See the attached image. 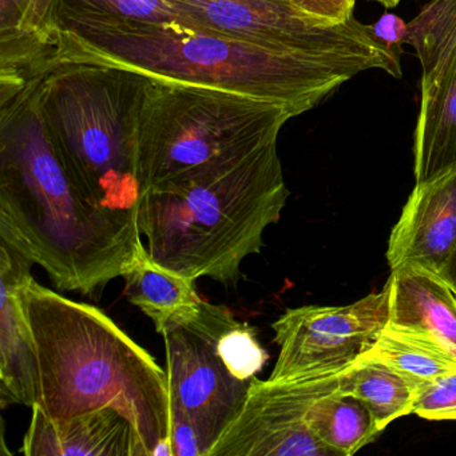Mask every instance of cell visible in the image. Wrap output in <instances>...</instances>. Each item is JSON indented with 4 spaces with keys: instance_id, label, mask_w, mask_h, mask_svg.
<instances>
[{
    "instance_id": "cell-12",
    "label": "cell",
    "mask_w": 456,
    "mask_h": 456,
    "mask_svg": "<svg viewBox=\"0 0 456 456\" xmlns=\"http://www.w3.org/2000/svg\"><path fill=\"white\" fill-rule=\"evenodd\" d=\"M456 247V167L416 183L387 249L391 271L418 266L439 273Z\"/></svg>"
},
{
    "instance_id": "cell-23",
    "label": "cell",
    "mask_w": 456,
    "mask_h": 456,
    "mask_svg": "<svg viewBox=\"0 0 456 456\" xmlns=\"http://www.w3.org/2000/svg\"><path fill=\"white\" fill-rule=\"evenodd\" d=\"M58 0H31L20 23V30L39 41L53 45L57 28Z\"/></svg>"
},
{
    "instance_id": "cell-8",
    "label": "cell",
    "mask_w": 456,
    "mask_h": 456,
    "mask_svg": "<svg viewBox=\"0 0 456 456\" xmlns=\"http://www.w3.org/2000/svg\"><path fill=\"white\" fill-rule=\"evenodd\" d=\"M234 314L202 301L197 316L164 333L172 423L196 431L204 455L233 423L247 402L252 381L236 378L218 354L217 341Z\"/></svg>"
},
{
    "instance_id": "cell-10",
    "label": "cell",
    "mask_w": 456,
    "mask_h": 456,
    "mask_svg": "<svg viewBox=\"0 0 456 456\" xmlns=\"http://www.w3.org/2000/svg\"><path fill=\"white\" fill-rule=\"evenodd\" d=\"M407 45L420 61L416 183L456 167V0H431L408 23Z\"/></svg>"
},
{
    "instance_id": "cell-28",
    "label": "cell",
    "mask_w": 456,
    "mask_h": 456,
    "mask_svg": "<svg viewBox=\"0 0 456 456\" xmlns=\"http://www.w3.org/2000/svg\"><path fill=\"white\" fill-rule=\"evenodd\" d=\"M370 2H378V4H380L381 6L386 7V9H392V7H396L402 0H370Z\"/></svg>"
},
{
    "instance_id": "cell-4",
    "label": "cell",
    "mask_w": 456,
    "mask_h": 456,
    "mask_svg": "<svg viewBox=\"0 0 456 456\" xmlns=\"http://www.w3.org/2000/svg\"><path fill=\"white\" fill-rule=\"evenodd\" d=\"M289 191L277 140L191 180L143 194L138 226L149 255L170 271L236 285L245 258L281 218Z\"/></svg>"
},
{
    "instance_id": "cell-16",
    "label": "cell",
    "mask_w": 456,
    "mask_h": 456,
    "mask_svg": "<svg viewBox=\"0 0 456 456\" xmlns=\"http://www.w3.org/2000/svg\"><path fill=\"white\" fill-rule=\"evenodd\" d=\"M125 295L153 322L157 333L191 322L201 308L197 280L159 265L143 248L125 271Z\"/></svg>"
},
{
    "instance_id": "cell-1",
    "label": "cell",
    "mask_w": 456,
    "mask_h": 456,
    "mask_svg": "<svg viewBox=\"0 0 456 456\" xmlns=\"http://www.w3.org/2000/svg\"><path fill=\"white\" fill-rule=\"evenodd\" d=\"M34 85L0 106V239L60 290L100 296L146 247L138 213L93 197L61 159Z\"/></svg>"
},
{
    "instance_id": "cell-25",
    "label": "cell",
    "mask_w": 456,
    "mask_h": 456,
    "mask_svg": "<svg viewBox=\"0 0 456 456\" xmlns=\"http://www.w3.org/2000/svg\"><path fill=\"white\" fill-rule=\"evenodd\" d=\"M375 36L388 47L397 61H402L403 45L408 42V23L391 12L384 14L372 25Z\"/></svg>"
},
{
    "instance_id": "cell-26",
    "label": "cell",
    "mask_w": 456,
    "mask_h": 456,
    "mask_svg": "<svg viewBox=\"0 0 456 456\" xmlns=\"http://www.w3.org/2000/svg\"><path fill=\"white\" fill-rule=\"evenodd\" d=\"M31 0H0V34L20 30Z\"/></svg>"
},
{
    "instance_id": "cell-19",
    "label": "cell",
    "mask_w": 456,
    "mask_h": 456,
    "mask_svg": "<svg viewBox=\"0 0 456 456\" xmlns=\"http://www.w3.org/2000/svg\"><path fill=\"white\" fill-rule=\"evenodd\" d=\"M338 389L362 399L381 431L396 419L413 413L419 394L415 383L384 362L360 359L341 372Z\"/></svg>"
},
{
    "instance_id": "cell-17",
    "label": "cell",
    "mask_w": 456,
    "mask_h": 456,
    "mask_svg": "<svg viewBox=\"0 0 456 456\" xmlns=\"http://www.w3.org/2000/svg\"><path fill=\"white\" fill-rule=\"evenodd\" d=\"M359 359L384 362L410 379L419 389L424 384L456 370L455 357L431 335L392 322Z\"/></svg>"
},
{
    "instance_id": "cell-22",
    "label": "cell",
    "mask_w": 456,
    "mask_h": 456,
    "mask_svg": "<svg viewBox=\"0 0 456 456\" xmlns=\"http://www.w3.org/2000/svg\"><path fill=\"white\" fill-rule=\"evenodd\" d=\"M413 413L428 420H456V370L424 384Z\"/></svg>"
},
{
    "instance_id": "cell-3",
    "label": "cell",
    "mask_w": 456,
    "mask_h": 456,
    "mask_svg": "<svg viewBox=\"0 0 456 456\" xmlns=\"http://www.w3.org/2000/svg\"><path fill=\"white\" fill-rule=\"evenodd\" d=\"M36 346L34 407L53 419L109 407L134 427L148 456H175L169 378L97 306L28 280L22 289Z\"/></svg>"
},
{
    "instance_id": "cell-24",
    "label": "cell",
    "mask_w": 456,
    "mask_h": 456,
    "mask_svg": "<svg viewBox=\"0 0 456 456\" xmlns=\"http://www.w3.org/2000/svg\"><path fill=\"white\" fill-rule=\"evenodd\" d=\"M292 4L312 20L333 28L354 17L356 0H292Z\"/></svg>"
},
{
    "instance_id": "cell-27",
    "label": "cell",
    "mask_w": 456,
    "mask_h": 456,
    "mask_svg": "<svg viewBox=\"0 0 456 456\" xmlns=\"http://www.w3.org/2000/svg\"><path fill=\"white\" fill-rule=\"evenodd\" d=\"M437 274L444 280L445 284H447L456 295V247L453 248L450 258H448L447 263L444 264V266L440 269Z\"/></svg>"
},
{
    "instance_id": "cell-9",
    "label": "cell",
    "mask_w": 456,
    "mask_h": 456,
    "mask_svg": "<svg viewBox=\"0 0 456 456\" xmlns=\"http://www.w3.org/2000/svg\"><path fill=\"white\" fill-rule=\"evenodd\" d=\"M389 287L341 306L288 309L272 324L280 354L273 383L338 375L378 340L389 322Z\"/></svg>"
},
{
    "instance_id": "cell-13",
    "label": "cell",
    "mask_w": 456,
    "mask_h": 456,
    "mask_svg": "<svg viewBox=\"0 0 456 456\" xmlns=\"http://www.w3.org/2000/svg\"><path fill=\"white\" fill-rule=\"evenodd\" d=\"M33 261L0 241V405L33 408L37 400V357L33 333L26 316L22 289Z\"/></svg>"
},
{
    "instance_id": "cell-5",
    "label": "cell",
    "mask_w": 456,
    "mask_h": 456,
    "mask_svg": "<svg viewBox=\"0 0 456 456\" xmlns=\"http://www.w3.org/2000/svg\"><path fill=\"white\" fill-rule=\"evenodd\" d=\"M148 77L87 62L52 63L36 89L37 105L62 161L101 204L138 213V118Z\"/></svg>"
},
{
    "instance_id": "cell-21",
    "label": "cell",
    "mask_w": 456,
    "mask_h": 456,
    "mask_svg": "<svg viewBox=\"0 0 456 456\" xmlns=\"http://www.w3.org/2000/svg\"><path fill=\"white\" fill-rule=\"evenodd\" d=\"M218 354L236 378L252 381L265 367L268 352L257 338V330L234 317L217 341Z\"/></svg>"
},
{
    "instance_id": "cell-11",
    "label": "cell",
    "mask_w": 456,
    "mask_h": 456,
    "mask_svg": "<svg viewBox=\"0 0 456 456\" xmlns=\"http://www.w3.org/2000/svg\"><path fill=\"white\" fill-rule=\"evenodd\" d=\"M340 375L281 383L256 376L241 412L209 456H338L312 434L305 418L317 400L338 388Z\"/></svg>"
},
{
    "instance_id": "cell-2",
    "label": "cell",
    "mask_w": 456,
    "mask_h": 456,
    "mask_svg": "<svg viewBox=\"0 0 456 456\" xmlns=\"http://www.w3.org/2000/svg\"><path fill=\"white\" fill-rule=\"evenodd\" d=\"M87 62L148 78L216 87L305 113L370 70L354 61L280 52L175 22H137L57 10L52 63Z\"/></svg>"
},
{
    "instance_id": "cell-6",
    "label": "cell",
    "mask_w": 456,
    "mask_h": 456,
    "mask_svg": "<svg viewBox=\"0 0 456 456\" xmlns=\"http://www.w3.org/2000/svg\"><path fill=\"white\" fill-rule=\"evenodd\" d=\"M293 117L281 103L149 78L135 140L141 193L191 180L248 156L279 140L280 130Z\"/></svg>"
},
{
    "instance_id": "cell-20",
    "label": "cell",
    "mask_w": 456,
    "mask_h": 456,
    "mask_svg": "<svg viewBox=\"0 0 456 456\" xmlns=\"http://www.w3.org/2000/svg\"><path fill=\"white\" fill-rule=\"evenodd\" d=\"M58 9L113 20L185 25L170 0H58Z\"/></svg>"
},
{
    "instance_id": "cell-15",
    "label": "cell",
    "mask_w": 456,
    "mask_h": 456,
    "mask_svg": "<svg viewBox=\"0 0 456 456\" xmlns=\"http://www.w3.org/2000/svg\"><path fill=\"white\" fill-rule=\"evenodd\" d=\"M389 322L416 328L439 341L456 359V295L434 272L418 266L391 271Z\"/></svg>"
},
{
    "instance_id": "cell-14",
    "label": "cell",
    "mask_w": 456,
    "mask_h": 456,
    "mask_svg": "<svg viewBox=\"0 0 456 456\" xmlns=\"http://www.w3.org/2000/svg\"><path fill=\"white\" fill-rule=\"evenodd\" d=\"M23 439L28 456H148L133 424L113 408L53 419L31 408Z\"/></svg>"
},
{
    "instance_id": "cell-7",
    "label": "cell",
    "mask_w": 456,
    "mask_h": 456,
    "mask_svg": "<svg viewBox=\"0 0 456 456\" xmlns=\"http://www.w3.org/2000/svg\"><path fill=\"white\" fill-rule=\"evenodd\" d=\"M185 25L217 31L280 52L336 58L381 69L402 78L400 61L375 36L372 25L352 17L343 25H322L292 0H170Z\"/></svg>"
},
{
    "instance_id": "cell-18",
    "label": "cell",
    "mask_w": 456,
    "mask_h": 456,
    "mask_svg": "<svg viewBox=\"0 0 456 456\" xmlns=\"http://www.w3.org/2000/svg\"><path fill=\"white\" fill-rule=\"evenodd\" d=\"M312 434L338 456H351L380 436L370 407L340 389L317 400L306 413Z\"/></svg>"
}]
</instances>
